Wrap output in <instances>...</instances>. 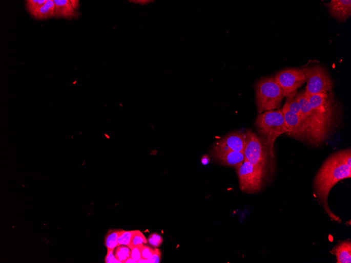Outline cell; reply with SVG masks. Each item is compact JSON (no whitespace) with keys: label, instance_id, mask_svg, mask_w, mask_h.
<instances>
[{"label":"cell","instance_id":"1","mask_svg":"<svg viewBox=\"0 0 351 263\" xmlns=\"http://www.w3.org/2000/svg\"><path fill=\"white\" fill-rule=\"evenodd\" d=\"M351 177V151L350 149L337 152L330 156L318 171L314 181L316 194L325 211L330 217L340 221L327 205L329 192L339 181Z\"/></svg>","mask_w":351,"mask_h":263},{"label":"cell","instance_id":"2","mask_svg":"<svg viewBox=\"0 0 351 263\" xmlns=\"http://www.w3.org/2000/svg\"><path fill=\"white\" fill-rule=\"evenodd\" d=\"M256 126L264 138L268 152L274 157V147L277 138L284 133H288L282 109L267 111L259 114L256 120Z\"/></svg>","mask_w":351,"mask_h":263},{"label":"cell","instance_id":"3","mask_svg":"<svg viewBox=\"0 0 351 263\" xmlns=\"http://www.w3.org/2000/svg\"><path fill=\"white\" fill-rule=\"evenodd\" d=\"M256 104L259 114L278 109L284 97L275 77L259 80L256 85Z\"/></svg>","mask_w":351,"mask_h":263},{"label":"cell","instance_id":"4","mask_svg":"<svg viewBox=\"0 0 351 263\" xmlns=\"http://www.w3.org/2000/svg\"><path fill=\"white\" fill-rule=\"evenodd\" d=\"M332 92L318 94L308 97L309 105L314 111L326 139L332 130L335 106Z\"/></svg>","mask_w":351,"mask_h":263},{"label":"cell","instance_id":"5","mask_svg":"<svg viewBox=\"0 0 351 263\" xmlns=\"http://www.w3.org/2000/svg\"><path fill=\"white\" fill-rule=\"evenodd\" d=\"M302 118L305 128V137L312 144L318 145L325 140L321 126L313 109L309 105L305 92L297 93Z\"/></svg>","mask_w":351,"mask_h":263},{"label":"cell","instance_id":"6","mask_svg":"<svg viewBox=\"0 0 351 263\" xmlns=\"http://www.w3.org/2000/svg\"><path fill=\"white\" fill-rule=\"evenodd\" d=\"M306 77L305 92L308 98L318 94L332 92L333 81L325 69L319 64H313L303 69Z\"/></svg>","mask_w":351,"mask_h":263},{"label":"cell","instance_id":"7","mask_svg":"<svg viewBox=\"0 0 351 263\" xmlns=\"http://www.w3.org/2000/svg\"><path fill=\"white\" fill-rule=\"evenodd\" d=\"M236 170L239 187L242 191L253 193L260 190L265 169L254 166L250 162L244 160Z\"/></svg>","mask_w":351,"mask_h":263},{"label":"cell","instance_id":"8","mask_svg":"<svg viewBox=\"0 0 351 263\" xmlns=\"http://www.w3.org/2000/svg\"><path fill=\"white\" fill-rule=\"evenodd\" d=\"M245 135L246 144L243 151L244 160L254 166L265 169L269 152L264 141L250 130H246Z\"/></svg>","mask_w":351,"mask_h":263},{"label":"cell","instance_id":"9","mask_svg":"<svg viewBox=\"0 0 351 263\" xmlns=\"http://www.w3.org/2000/svg\"><path fill=\"white\" fill-rule=\"evenodd\" d=\"M284 97H288L297 93V90L306 82L303 69H288L278 72L275 76Z\"/></svg>","mask_w":351,"mask_h":263},{"label":"cell","instance_id":"10","mask_svg":"<svg viewBox=\"0 0 351 263\" xmlns=\"http://www.w3.org/2000/svg\"><path fill=\"white\" fill-rule=\"evenodd\" d=\"M213 155L222 165L238 169L244 161L243 152L235 151L215 145Z\"/></svg>","mask_w":351,"mask_h":263},{"label":"cell","instance_id":"11","mask_svg":"<svg viewBox=\"0 0 351 263\" xmlns=\"http://www.w3.org/2000/svg\"><path fill=\"white\" fill-rule=\"evenodd\" d=\"M282 112L288 134L297 139H302L305 136V128L302 118L289 111L285 103Z\"/></svg>","mask_w":351,"mask_h":263},{"label":"cell","instance_id":"12","mask_svg":"<svg viewBox=\"0 0 351 263\" xmlns=\"http://www.w3.org/2000/svg\"><path fill=\"white\" fill-rule=\"evenodd\" d=\"M325 5L330 15L340 22H345L351 15L350 0H332Z\"/></svg>","mask_w":351,"mask_h":263},{"label":"cell","instance_id":"13","mask_svg":"<svg viewBox=\"0 0 351 263\" xmlns=\"http://www.w3.org/2000/svg\"><path fill=\"white\" fill-rule=\"evenodd\" d=\"M245 144V134L237 132L227 135L216 145L235 151L243 152Z\"/></svg>","mask_w":351,"mask_h":263},{"label":"cell","instance_id":"14","mask_svg":"<svg viewBox=\"0 0 351 263\" xmlns=\"http://www.w3.org/2000/svg\"><path fill=\"white\" fill-rule=\"evenodd\" d=\"M55 5V16L59 18L72 19L76 17L78 2L72 0H54Z\"/></svg>","mask_w":351,"mask_h":263},{"label":"cell","instance_id":"15","mask_svg":"<svg viewBox=\"0 0 351 263\" xmlns=\"http://www.w3.org/2000/svg\"><path fill=\"white\" fill-rule=\"evenodd\" d=\"M332 253L336 256L337 263L351 262V242L349 240L340 243L333 250Z\"/></svg>","mask_w":351,"mask_h":263},{"label":"cell","instance_id":"16","mask_svg":"<svg viewBox=\"0 0 351 263\" xmlns=\"http://www.w3.org/2000/svg\"><path fill=\"white\" fill-rule=\"evenodd\" d=\"M55 5L53 0H47L43 7L36 9L30 14L35 19H45L55 16Z\"/></svg>","mask_w":351,"mask_h":263},{"label":"cell","instance_id":"17","mask_svg":"<svg viewBox=\"0 0 351 263\" xmlns=\"http://www.w3.org/2000/svg\"><path fill=\"white\" fill-rule=\"evenodd\" d=\"M121 230H110L108 233L105 239V245L108 250L114 251L115 249L119 246L117 238Z\"/></svg>","mask_w":351,"mask_h":263},{"label":"cell","instance_id":"18","mask_svg":"<svg viewBox=\"0 0 351 263\" xmlns=\"http://www.w3.org/2000/svg\"><path fill=\"white\" fill-rule=\"evenodd\" d=\"M297 93L287 97L285 104L289 111L299 115L302 118L300 106L297 97Z\"/></svg>","mask_w":351,"mask_h":263},{"label":"cell","instance_id":"19","mask_svg":"<svg viewBox=\"0 0 351 263\" xmlns=\"http://www.w3.org/2000/svg\"><path fill=\"white\" fill-rule=\"evenodd\" d=\"M148 240L143 234L139 230H135L133 234L129 248L132 250L135 246L147 244Z\"/></svg>","mask_w":351,"mask_h":263},{"label":"cell","instance_id":"20","mask_svg":"<svg viewBox=\"0 0 351 263\" xmlns=\"http://www.w3.org/2000/svg\"><path fill=\"white\" fill-rule=\"evenodd\" d=\"M134 232L135 231H126L121 230L117 238L118 246L129 247Z\"/></svg>","mask_w":351,"mask_h":263},{"label":"cell","instance_id":"21","mask_svg":"<svg viewBox=\"0 0 351 263\" xmlns=\"http://www.w3.org/2000/svg\"><path fill=\"white\" fill-rule=\"evenodd\" d=\"M47 0H28L26 3V7L30 13L36 9L44 6Z\"/></svg>","mask_w":351,"mask_h":263},{"label":"cell","instance_id":"22","mask_svg":"<svg viewBox=\"0 0 351 263\" xmlns=\"http://www.w3.org/2000/svg\"><path fill=\"white\" fill-rule=\"evenodd\" d=\"M148 242L152 246L157 248L161 245L163 239L161 235L156 233H154L149 237Z\"/></svg>","mask_w":351,"mask_h":263},{"label":"cell","instance_id":"23","mask_svg":"<svg viewBox=\"0 0 351 263\" xmlns=\"http://www.w3.org/2000/svg\"><path fill=\"white\" fill-rule=\"evenodd\" d=\"M144 246V245H138L131 250V257L137 262L141 258V251Z\"/></svg>","mask_w":351,"mask_h":263},{"label":"cell","instance_id":"24","mask_svg":"<svg viewBox=\"0 0 351 263\" xmlns=\"http://www.w3.org/2000/svg\"><path fill=\"white\" fill-rule=\"evenodd\" d=\"M155 250L149 247L144 246L141 251V258L148 259L153 254Z\"/></svg>","mask_w":351,"mask_h":263},{"label":"cell","instance_id":"25","mask_svg":"<svg viewBox=\"0 0 351 263\" xmlns=\"http://www.w3.org/2000/svg\"><path fill=\"white\" fill-rule=\"evenodd\" d=\"M161 259V252L159 249H155L153 255L148 259V263H158Z\"/></svg>","mask_w":351,"mask_h":263},{"label":"cell","instance_id":"26","mask_svg":"<svg viewBox=\"0 0 351 263\" xmlns=\"http://www.w3.org/2000/svg\"><path fill=\"white\" fill-rule=\"evenodd\" d=\"M105 261L106 263H121L120 261L116 258L113 250H108V254L106 257Z\"/></svg>","mask_w":351,"mask_h":263},{"label":"cell","instance_id":"27","mask_svg":"<svg viewBox=\"0 0 351 263\" xmlns=\"http://www.w3.org/2000/svg\"><path fill=\"white\" fill-rule=\"evenodd\" d=\"M114 255L116 258L121 262L126 263L128 259V258L119 250L118 247L116 248V249L115 250Z\"/></svg>","mask_w":351,"mask_h":263},{"label":"cell","instance_id":"28","mask_svg":"<svg viewBox=\"0 0 351 263\" xmlns=\"http://www.w3.org/2000/svg\"><path fill=\"white\" fill-rule=\"evenodd\" d=\"M118 248L128 258L131 257L132 250L129 247L127 246H119Z\"/></svg>","mask_w":351,"mask_h":263},{"label":"cell","instance_id":"29","mask_svg":"<svg viewBox=\"0 0 351 263\" xmlns=\"http://www.w3.org/2000/svg\"><path fill=\"white\" fill-rule=\"evenodd\" d=\"M201 163L203 165H206L209 163V162L210 161V159L208 156L204 155L202 157V158L201 159Z\"/></svg>","mask_w":351,"mask_h":263},{"label":"cell","instance_id":"30","mask_svg":"<svg viewBox=\"0 0 351 263\" xmlns=\"http://www.w3.org/2000/svg\"><path fill=\"white\" fill-rule=\"evenodd\" d=\"M136 263L137 262L135 260H134L131 257L129 258L128 260H127L126 263Z\"/></svg>","mask_w":351,"mask_h":263}]
</instances>
